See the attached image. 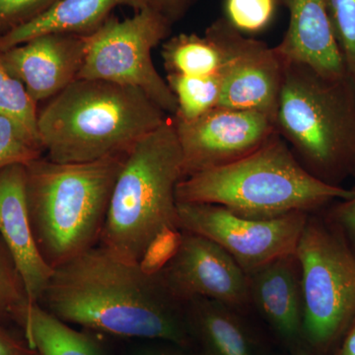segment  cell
Instances as JSON below:
<instances>
[{"label": "cell", "mask_w": 355, "mask_h": 355, "mask_svg": "<svg viewBox=\"0 0 355 355\" xmlns=\"http://www.w3.org/2000/svg\"><path fill=\"white\" fill-rule=\"evenodd\" d=\"M38 304L60 321L123 338L189 349L183 303L157 270L121 261L98 244L53 270Z\"/></svg>", "instance_id": "obj_1"}, {"label": "cell", "mask_w": 355, "mask_h": 355, "mask_svg": "<svg viewBox=\"0 0 355 355\" xmlns=\"http://www.w3.org/2000/svg\"><path fill=\"white\" fill-rule=\"evenodd\" d=\"M183 156L171 116L132 147L110 200L99 245L121 261L146 263L181 235L176 189Z\"/></svg>", "instance_id": "obj_2"}, {"label": "cell", "mask_w": 355, "mask_h": 355, "mask_svg": "<svg viewBox=\"0 0 355 355\" xmlns=\"http://www.w3.org/2000/svg\"><path fill=\"white\" fill-rule=\"evenodd\" d=\"M168 114L141 90L76 79L38 111V133L48 158L85 163L125 154Z\"/></svg>", "instance_id": "obj_3"}, {"label": "cell", "mask_w": 355, "mask_h": 355, "mask_svg": "<svg viewBox=\"0 0 355 355\" xmlns=\"http://www.w3.org/2000/svg\"><path fill=\"white\" fill-rule=\"evenodd\" d=\"M354 195L310 174L277 132L246 157L184 178L176 189L178 202L212 203L253 219L314 214Z\"/></svg>", "instance_id": "obj_4"}, {"label": "cell", "mask_w": 355, "mask_h": 355, "mask_svg": "<svg viewBox=\"0 0 355 355\" xmlns=\"http://www.w3.org/2000/svg\"><path fill=\"white\" fill-rule=\"evenodd\" d=\"M127 153L85 163L41 157L25 166L33 235L53 270L99 244Z\"/></svg>", "instance_id": "obj_5"}, {"label": "cell", "mask_w": 355, "mask_h": 355, "mask_svg": "<svg viewBox=\"0 0 355 355\" xmlns=\"http://www.w3.org/2000/svg\"><path fill=\"white\" fill-rule=\"evenodd\" d=\"M284 64L275 130L313 176L340 187L355 180V90L349 77Z\"/></svg>", "instance_id": "obj_6"}, {"label": "cell", "mask_w": 355, "mask_h": 355, "mask_svg": "<svg viewBox=\"0 0 355 355\" xmlns=\"http://www.w3.org/2000/svg\"><path fill=\"white\" fill-rule=\"evenodd\" d=\"M303 338L328 355L355 320V250L322 211L310 214L296 249Z\"/></svg>", "instance_id": "obj_7"}, {"label": "cell", "mask_w": 355, "mask_h": 355, "mask_svg": "<svg viewBox=\"0 0 355 355\" xmlns=\"http://www.w3.org/2000/svg\"><path fill=\"white\" fill-rule=\"evenodd\" d=\"M174 23L146 7L132 17L111 16L85 38L78 79H96L141 90L168 116L177 113L176 97L153 64V51L171 34Z\"/></svg>", "instance_id": "obj_8"}, {"label": "cell", "mask_w": 355, "mask_h": 355, "mask_svg": "<svg viewBox=\"0 0 355 355\" xmlns=\"http://www.w3.org/2000/svg\"><path fill=\"white\" fill-rule=\"evenodd\" d=\"M178 214L181 230L216 243L249 275L295 254L310 214L253 219L212 203L178 202Z\"/></svg>", "instance_id": "obj_9"}, {"label": "cell", "mask_w": 355, "mask_h": 355, "mask_svg": "<svg viewBox=\"0 0 355 355\" xmlns=\"http://www.w3.org/2000/svg\"><path fill=\"white\" fill-rule=\"evenodd\" d=\"M205 34L222 55L218 107L261 112L275 121L286 65L275 46L247 38L224 17L212 22Z\"/></svg>", "instance_id": "obj_10"}, {"label": "cell", "mask_w": 355, "mask_h": 355, "mask_svg": "<svg viewBox=\"0 0 355 355\" xmlns=\"http://www.w3.org/2000/svg\"><path fill=\"white\" fill-rule=\"evenodd\" d=\"M183 156L184 179L246 157L277 132L257 111L216 107L191 121L171 116Z\"/></svg>", "instance_id": "obj_11"}, {"label": "cell", "mask_w": 355, "mask_h": 355, "mask_svg": "<svg viewBox=\"0 0 355 355\" xmlns=\"http://www.w3.org/2000/svg\"><path fill=\"white\" fill-rule=\"evenodd\" d=\"M158 272L183 304L200 297L234 309L251 303L249 279L241 266L216 243L195 233L181 230L176 247Z\"/></svg>", "instance_id": "obj_12"}, {"label": "cell", "mask_w": 355, "mask_h": 355, "mask_svg": "<svg viewBox=\"0 0 355 355\" xmlns=\"http://www.w3.org/2000/svg\"><path fill=\"white\" fill-rule=\"evenodd\" d=\"M7 70L35 103L49 101L78 79L85 58L84 36L41 35L1 51Z\"/></svg>", "instance_id": "obj_13"}, {"label": "cell", "mask_w": 355, "mask_h": 355, "mask_svg": "<svg viewBox=\"0 0 355 355\" xmlns=\"http://www.w3.org/2000/svg\"><path fill=\"white\" fill-rule=\"evenodd\" d=\"M0 235L10 250L24 280L31 304L39 302L53 270L42 258L30 223L25 165L0 171Z\"/></svg>", "instance_id": "obj_14"}, {"label": "cell", "mask_w": 355, "mask_h": 355, "mask_svg": "<svg viewBox=\"0 0 355 355\" xmlns=\"http://www.w3.org/2000/svg\"><path fill=\"white\" fill-rule=\"evenodd\" d=\"M279 3L289 14L286 34L275 46L282 60L308 65L330 78L347 76L324 0H279Z\"/></svg>", "instance_id": "obj_15"}, {"label": "cell", "mask_w": 355, "mask_h": 355, "mask_svg": "<svg viewBox=\"0 0 355 355\" xmlns=\"http://www.w3.org/2000/svg\"><path fill=\"white\" fill-rule=\"evenodd\" d=\"M250 299L282 338H303V296L296 254L282 257L249 273Z\"/></svg>", "instance_id": "obj_16"}, {"label": "cell", "mask_w": 355, "mask_h": 355, "mask_svg": "<svg viewBox=\"0 0 355 355\" xmlns=\"http://www.w3.org/2000/svg\"><path fill=\"white\" fill-rule=\"evenodd\" d=\"M137 11L148 7L147 0H60L34 20L0 37V51L51 33L88 36L111 17L116 7Z\"/></svg>", "instance_id": "obj_17"}, {"label": "cell", "mask_w": 355, "mask_h": 355, "mask_svg": "<svg viewBox=\"0 0 355 355\" xmlns=\"http://www.w3.org/2000/svg\"><path fill=\"white\" fill-rule=\"evenodd\" d=\"M193 342L205 355H256L253 340L234 308L207 298H193L184 304Z\"/></svg>", "instance_id": "obj_18"}, {"label": "cell", "mask_w": 355, "mask_h": 355, "mask_svg": "<svg viewBox=\"0 0 355 355\" xmlns=\"http://www.w3.org/2000/svg\"><path fill=\"white\" fill-rule=\"evenodd\" d=\"M23 336L38 355H107L92 336L70 328L36 303Z\"/></svg>", "instance_id": "obj_19"}, {"label": "cell", "mask_w": 355, "mask_h": 355, "mask_svg": "<svg viewBox=\"0 0 355 355\" xmlns=\"http://www.w3.org/2000/svg\"><path fill=\"white\" fill-rule=\"evenodd\" d=\"M163 65L167 74L207 76L216 73L222 65L219 46L209 35L179 34L163 42Z\"/></svg>", "instance_id": "obj_20"}, {"label": "cell", "mask_w": 355, "mask_h": 355, "mask_svg": "<svg viewBox=\"0 0 355 355\" xmlns=\"http://www.w3.org/2000/svg\"><path fill=\"white\" fill-rule=\"evenodd\" d=\"M166 81L177 100V113L172 116L191 121L218 107L221 95L219 72L207 76L167 74Z\"/></svg>", "instance_id": "obj_21"}, {"label": "cell", "mask_w": 355, "mask_h": 355, "mask_svg": "<svg viewBox=\"0 0 355 355\" xmlns=\"http://www.w3.org/2000/svg\"><path fill=\"white\" fill-rule=\"evenodd\" d=\"M31 306L24 280L0 235V320L12 322L23 331Z\"/></svg>", "instance_id": "obj_22"}, {"label": "cell", "mask_w": 355, "mask_h": 355, "mask_svg": "<svg viewBox=\"0 0 355 355\" xmlns=\"http://www.w3.org/2000/svg\"><path fill=\"white\" fill-rule=\"evenodd\" d=\"M39 137L19 121L0 114V171L8 166L28 165L43 157Z\"/></svg>", "instance_id": "obj_23"}, {"label": "cell", "mask_w": 355, "mask_h": 355, "mask_svg": "<svg viewBox=\"0 0 355 355\" xmlns=\"http://www.w3.org/2000/svg\"><path fill=\"white\" fill-rule=\"evenodd\" d=\"M0 114L19 121L39 137L38 110L24 85L7 70L0 51ZM40 139V137H39Z\"/></svg>", "instance_id": "obj_24"}, {"label": "cell", "mask_w": 355, "mask_h": 355, "mask_svg": "<svg viewBox=\"0 0 355 355\" xmlns=\"http://www.w3.org/2000/svg\"><path fill=\"white\" fill-rule=\"evenodd\" d=\"M345 72L355 90V0H324Z\"/></svg>", "instance_id": "obj_25"}, {"label": "cell", "mask_w": 355, "mask_h": 355, "mask_svg": "<svg viewBox=\"0 0 355 355\" xmlns=\"http://www.w3.org/2000/svg\"><path fill=\"white\" fill-rule=\"evenodd\" d=\"M279 6V0H224L223 17L242 34H254L268 28Z\"/></svg>", "instance_id": "obj_26"}, {"label": "cell", "mask_w": 355, "mask_h": 355, "mask_svg": "<svg viewBox=\"0 0 355 355\" xmlns=\"http://www.w3.org/2000/svg\"><path fill=\"white\" fill-rule=\"evenodd\" d=\"M58 1L60 0H0V26H9V32H11L39 17Z\"/></svg>", "instance_id": "obj_27"}, {"label": "cell", "mask_w": 355, "mask_h": 355, "mask_svg": "<svg viewBox=\"0 0 355 355\" xmlns=\"http://www.w3.org/2000/svg\"><path fill=\"white\" fill-rule=\"evenodd\" d=\"M323 214L355 250V195L347 200H336L323 210Z\"/></svg>", "instance_id": "obj_28"}, {"label": "cell", "mask_w": 355, "mask_h": 355, "mask_svg": "<svg viewBox=\"0 0 355 355\" xmlns=\"http://www.w3.org/2000/svg\"><path fill=\"white\" fill-rule=\"evenodd\" d=\"M0 320V355H38L25 338L7 329Z\"/></svg>", "instance_id": "obj_29"}, {"label": "cell", "mask_w": 355, "mask_h": 355, "mask_svg": "<svg viewBox=\"0 0 355 355\" xmlns=\"http://www.w3.org/2000/svg\"><path fill=\"white\" fill-rule=\"evenodd\" d=\"M147 2L148 7L164 14L175 23L186 13L193 0H147Z\"/></svg>", "instance_id": "obj_30"}, {"label": "cell", "mask_w": 355, "mask_h": 355, "mask_svg": "<svg viewBox=\"0 0 355 355\" xmlns=\"http://www.w3.org/2000/svg\"><path fill=\"white\" fill-rule=\"evenodd\" d=\"M328 355H355V320Z\"/></svg>", "instance_id": "obj_31"}, {"label": "cell", "mask_w": 355, "mask_h": 355, "mask_svg": "<svg viewBox=\"0 0 355 355\" xmlns=\"http://www.w3.org/2000/svg\"><path fill=\"white\" fill-rule=\"evenodd\" d=\"M139 355H183L178 352H170V350L150 349L142 352Z\"/></svg>", "instance_id": "obj_32"}]
</instances>
